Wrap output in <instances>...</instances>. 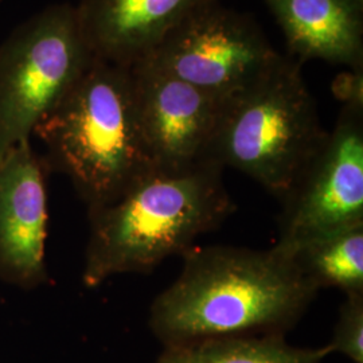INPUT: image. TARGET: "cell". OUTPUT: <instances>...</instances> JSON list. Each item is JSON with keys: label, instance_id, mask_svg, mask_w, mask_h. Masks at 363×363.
<instances>
[{"label": "cell", "instance_id": "8fae6325", "mask_svg": "<svg viewBox=\"0 0 363 363\" xmlns=\"http://www.w3.org/2000/svg\"><path fill=\"white\" fill-rule=\"evenodd\" d=\"M281 27L288 55L363 69V0H264Z\"/></svg>", "mask_w": 363, "mask_h": 363}, {"label": "cell", "instance_id": "8992f818", "mask_svg": "<svg viewBox=\"0 0 363 363\" xmlns=\"http://www.w3.org/2000/svg\"><path fill=\"white\" fill-rule=\"evenodd\" d=\"M281 57L252 16L210 0L174 27L143 62L226 101Z\"/></svg>", "mask_w": 363, "mask_h": 363}, {"label": "cell", "instance_id": "5b68a950", "mask_svg": "<svg viewBox=\"0 0 363 363\" xmlns=\"http://www.w3.org/2000/svg\"><path fill=\"white\" fill-rule=\"evenodd\" d=\"M76 7H46L0 45V157L30 140L91 62Z\"/></svg>", "mask_w": 363, "mask_h": 363}, {"label": "cell", "instance_id": "ba28073f", "mask_svg": "<svg viewBox=\"0 0 363 363\" xmlns=\"http://www.w3.org/2000/svg\"><path fill=\"white\" fill-rule=\"evenodd\" d=\"M136 112L154 167L179 169L208 159L223 101L148 64L130 66Z\"/></svg>", "mask_w": 363, "mask_h": 363}, {"label": "cell", "instance_id": "3957f363", "mask_svg": "<svg viewBox=\"0 0 363 363\" xmlns=\"http://www.w3.org/2000/svg\"><path fill=\"white\" fill-rule=\"evenodd\" d=\"M33 135L89 211L113 202L154 167L139 125L130 67L97 58Z\"/></svg>", "mask_w": 363, "mask_h": 363}, {"label": "cell", "instance_id": "7c38bea8", "mask_svg": "<svg viewBox=\"0 0 363 363\" xmlns=\"http://www.w3.org/2000/svg\"><path fill=\"white\" fill-rule=\"evenodd\" d=\"M328 355L327 346L296 347L284 335H252L166 346L156 363H322Z\"/></svg>", "mask_w": 363, "mask_h": 363}, {"label": "cell", "instance_id": "52a82bcc", "mask_svg": "<svg viewBox=\"0 0 363 363\" xmlns=\"http://www.w3.org/2000/svg\"><path fill=\"white\" fill-rule=\"evenodd\" d=\"M281 198L273 247L288 257L316 237L363 222V104H343L335 127Z\"/></svg>", "mask_w": 363, "mask_h": 363}, {"label": "cell", "instance_id": "9c48e42d", "mask_svg": "<svg viewBox=\"0 0 363 363\" xmlns=\"http://www.w3.org/2000/svg\"><path fill=\"white\" fill-rule=\"evenodd\" d=\"M46 237L43 163L26 140L0 157V276L16 286L42 283Z\"/></svg>", "mask_w": 363, "mask_h": 363}, {"label": "cell", "instance_id": "4fadbf2b", "mask_svg": "<svg viewBox=\"0 0 363 363\" xmlns=\"http://www.w3.org/2000/svg\"><path fill=\"white\" fill-rule=\"evenodd\" d=\"M289 257L318 289L363 294V222L316 237Z\"/></svg>", "mask_w": 363, "mask_h": 363}, {"label": "cell", "instance_id": "5bb4252c", "mask_svg": "<svg viewBox=\"0 0 363 363\" xmlns=\"http://www.w3.org/2000/svg\"><path fill=\"white\" fill-rule=\"evenodd\" d=\"M345 296L333 337L325 346L331 354L337 352L352 363H363V294Z\"/></svg>", "mask_w": 363, "mask_h": 363}, {"label": "cell", "instance_id": "277c9868", "mask_svg": "<svg viewBox=\"0 0 363 363\" xmlns=\"http://www.w3.org/2000/svg\"><path fill=\"white\" fill-rule=\"evenodd\" d=\"M298 60L283 55L265 74L223 101L208 159L244 172L283 196L325 142L316 100Z\"/></svg>", "mask_w": 363, "mask_h": 363}, {"label": "cell", "instance_id": "7a4b0ae2", "mask_svg": "<svg viewBox=\"0 0 363 363\" xmlns=\"http://www.w3.org/2000/svg\"><path fill=\"white\" fill-rule=\"evenodd\" d=\"M222 171L210 159L186 169L152 167L113 202L91 210L84 284L151 272L169 256L190 250L201 234L217 229L235 210Z\"/></svg>", "mask_w": 363, "mask_h": 363}, {"label": "cell", "instance_id": "6da1fadb", "mask_svg": "<svg viewBox=\"0 0 363 363\" xmlns=\"http://www.w3.org/2000/svg\"><path fill=\"white\" fill-rule=\"evenodd\" d=\"M179 277L151 306L163 346L206 339L284 335L319 289L274 247H191Z\"/></svg>", "mask_w": 363, "mask_h": 363}, {"label": "cell", "instance_id": "30bf717a", "mask_svg": "<svg viewBox=\"0 0 363 363\" xmlns=\"http://www.w3.org/2000/svg\"><path fill=\"white\" fill-rule=\"evenodd\" d=\"M210 0H79L78 26L91 57L130 67L147 60L169 31Z\"/></svg>", "mask_w": 363, "mask_h": 363}]
</instances>
